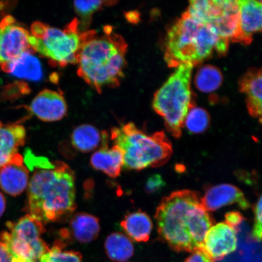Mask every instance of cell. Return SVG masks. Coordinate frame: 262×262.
Instances as JSON below:
<instances>
[{
	"mask_svg": "<svg viewBox=\"0 0 262 262\" xmlns=\"http://www.w3.org/2000/svg\"><path fill=\"white\" fill-rule=\"evenodd\" d=\"M223 76L217 68L205 65L196 72L194 83L198 89L205 93H211L221 86Z\"/></svg>",
	"mask_w": 262,
	"mask_h": 262,
	"instance_id": "cb8c5ba5",
	"label": "cell"
},
{
	"mask_svg": "<svg viewBox=\"0 0 262 262\" xmlns=\"http://www.w3.org/2000/svg\"><path fill=\"white\" fill-rule=\"evenodd\" d=\"M104 34L94 31L78 54V76L101 93L104 88L117 87L124 77L127 45L124 39L105 26Z\"/></svg>",
	"mask_w": 262,
	"mask_h": 262,
	"instance_id": "3957f363",
	"label": "cell"
},
{
	"mask_svg": "<svg viewBox=\"0 0 262 262\" xmlns=\"http://www.w3.org/2000/svg\"><path fill=\"white\" fill-rule=\"evenodd\" d=\"M185 262H214L202 250H198L191 253Z\"/></svg>",
	"mask_w": 262,
	"mask_h": 262,
	"instance_id": "4dcf8cb0",
	"label": "cell"
},
{
	"mask_svg": "<svg viewBox=\"0 0 262 262\" xmlns=\"http://www.w3.org/2000/svg\"><path fill=\"white\" fill-rule=\"evenodd\" d=\"M244 221V217L238 211H231L225 215V223L230 227L236 229Z\"/></svg>",
	"mask_w": 262,
	"mask_h": 262,
	"instance_id": "f546056e",
	"label": "cell"
},
{
	"mask_svg": "<svg viewBox=\"0 0 262 262\" xmlns=\"http://www.w3.org/2000/svg\"><path fill=\"white\" fill-rule=\"evenodd\" d=\"M120 225L127 235L139 243L149 240L153 228L151 219L142 211L127 214Z\"/></svg>",
	"mask_w": 262,
	"mask_h": 262,
	"instance_id": "44dd1931",
	"label": "cell"
},
{
	"mask_svg": "<svg viewBox=\"0 0 262 262\" xmlns=\"http://www.w3.org/2000/svg\"><path fill=\"white\" fill-rule=\"evenodd\" d=\"M239 35L238 41L249 44L253 35L262 31V2L238 1Z\"/></svg>",
	"mask_w": 262,
	"mask_h": 262,
	"instance_id": "9a60e30c",
	"label": "cell"
},
{
	"mask_svg": "<svg viewBox=\"0 0 262 262\" xmlns=\"http://www.w3.org/2000/svg\"><path fill=\"white\" fill-rule=\"evenodd\" d=\"M240 88L249 113L262 123V68L248 71L242 78Z\"/></svg>",
	"mask_w": 262,
	"mask_h": 262,
	"instance_id": "d6986e66",
	"label": "cell"
},
{
	"mask_svg": "<svg viewBox=\"0 0 262 262\" xmlns=\"http://www.w3.org/2000/svg\"><path fill=\"white\" fill-rule=\"evenodd\" d=\"M103 132L90 124H82L71 135L72 145L81 152L87 153L97 148L102 143Z\"/></svg>",
	"mask_w": 262,
	"mask_h": 262,
	"instance_id": "7402d4cb",
	"label": "cell"
},
{
	"mask_svg": "<svg viewBox=\"0 0 262 262\" xmlns=\"http://www.w3.org/2000/svg\"><path fill=\"white\" fill-rule=\"evenodd\" d=\"M155 218L160 238L176 252L202 250L213 224L202 198L190 190L173 192L164 198Z\"/></svg>",
	"mask_w": 262,
	"mask_h": 262,
	"instance_id": "6da1fadb",
	"label": "cell"
},
{
	"mask_svg": "<svg viewBox=\"0 0 262 262\" xmlns=\"http://www.w3.org/2000/svg\"><path fill=\"white\" fill-rule=\"evenodd\" d=\"M111 139L123 155V166L127 169L140 171L148 167L161 166L172 154L171 143L163 132L148 135L133 123L111 131Z\"/></svg>",
	"mask_w": 262,
	"mask_h": 262,
	"instance_id": "5b68a950",
	"label": "cell"
},
{
	"mask_svg": "<svg viewBox=\"0 0 262 262\" xmlns=\"http://www.w3.org/2000/svg\"><path fill=\"white\" fill-rule=\"evenodd\" d=\"M116 1H75L74 7L77 15L80 16L84 28L88 27L91 20L92 15L102 9L104 6L116 4Z\"/></svg>",
	"mask_w": 262,
	"mask_h": 262,
	"instance_id": "4316f807",
	"label": "cell"
},
{
	"mask_svg": "<svg viewBox=\"0 0 262 262\" xmlns=\"http://www.w3.org/2000/svg\"><path fill=\"white\" fill-rule=\"evenodd\" d=\"M0 262H12L8 252L2 246H0Z\"/></svg>",
	"mask_w": 262,
	"mask_h": 262,
	"instance_id": "1f68e13d",
	"label": "cell"
},
{
	"mask_svg": "<svg viewBox=\"0 0 262 262\" xmlns=\"http://www.w3.org/2000/svg\"><path fill=\"white\" fill-rule=\"evenodd\" d=\"M94 32L82 31L77 18L63 30L35 21L31 25L29 42L33 50L48 58L52 65L65 67L77 63L82 46Z\"/></svg>",
	"mask_w": 262,
	"mask_h": 262,
	"instance_id": "8992f818",
	"label": "cell"
},
{
	"mask_svg": "<svg viewBox=\"0 0 262 262\" xmlns=\"http://www.w3.org/2000/svg\"><path fill=\"white\" fill-rule=\"evenodd\" d=\"M104 248L108 257L116 262H125L134 253L133 242L128 237L120 232H113L108 235Z\"/></svg>",
	"mask_w": 262,
	"mask_h": 262,
	"instance_id": "603a6c76",
	"label": "cell"
},
{
	"mask_svg": "<svg viewBox=\"0 0 262 262\" xmlns=\"http://www.w3.org/2000/svg\"><path fill=\"white\" fill-rule=\"evenodd\" d=\"M210 119L207 111L199 107H192L186 116L183 126L189 132L201 134L208 129Z\"/></svg>",
	"mask_w": 262,
	"mask_h": 262,
	"instance_id": "484cf974",
	"label": "cell"
},
{
	"mask_svg": "<svg viewBox=\"0 0 262 262\" xmlns=\"http://www.w3.org/2000/svg\"><path fill=\"white\" fill-rule=\"evenodd\" d=\"M203 204L206 210L215 211L229 205L237 204L243 209L250 208V203L241 191L236 186L231 184H220L209 186L206 189Z\"/></svg>",
	"mask_w": 262,
	"mask_h": 262,
	"instance_id": "4fadbf2b",
	"label": "cell"
},
{
	"mask_svg": "<svg viewBox=\"0 0 262 262\" xmlns=\"http://www.w3.org/2000/svg\"><path fill=\"white\" fill-rule=\"evenodd\" d=\"M30 32L11 15L0 21V66L9 63L24 52L31 51Z\"/></svg>",
	"mask_w": 262,
	"mask_h": 262,
	"instance_id": "30bf717a",
	"label": "cell"
},
{
	"mask_svg": "<svg viewBox=\"0 0 262 262\" xmlns=\"http://www.w3.org/2000/svg\"><path fill=\"white\" fill-rule=\"evenodd\" d=\"M35 162L28 187L29 214L43 224L67 221L77 208L74 171L64 162L43 158Z\"/></svg>",
	"mask_w": 262,
	"mask_h": 262,
	"instance_id": "7a4b0ae2",
	"label": "cell"
},
{
	"mask_svg": "<svg viewBox=\"0 0 262 262\" xmlns=\"http://www.w3.org/2000/svg\"><path fill=\"white\" fill-rule=\"evenodd\" d=\"M26 133L21 124L0 122V169L18 155L19 147L25 143Z\"/></svg>",
	"mask_w": 262,
	"mask_h": 262,
	"instance_id": "e0dca14e",
	"label": "cell"
},
{
	"mask_svg": "<svg viewBox=\"0 0 262 262\" xmlns=\"http://www.w3.org/2000/svg\"><path fill=\"white\" fill-rule=\"evenodd\" d=\"M229 41H238L239 8L234 0H194L185 12Z\"/></svg>",
	"mask_w": 262,
	"mask_h": 262,
	"instance_id": "9c48e42d",
	"label": "cell"
},
{
	"mask_svg": "<svg viewBox=\"0 0 262 262\" xmlns=\"http://www.w3.org/2000/svg\"><path fill=\"white\" fill-rule=\"evenodd\" d=\"M98 219L88 213H77L72 217L69 229L61 232L63 238L73 237L81 244H88L96 240L100 234Z\"/></svg>",
	"mask_w": 262,
	"mask_h": 262,
	"instance_id": "ac0fdd59",
	"label": "cell"
},
{
	"mask_svg": "<svg viewBox=\"0 0 262 262\" xmlns=\"http://www.w3.org/2000/svg\"><path fill=\"white\" fill-rule=\"evenodd\" d=\"M30 110L39 119L51 122L60 120L67 113V104L63 94L44 90L35 97L30 104Z\"/></svg>",
	"mask_w": 262,
	"mask_h": 262,
	"instance_id": "7c38bea8",
	"label": "cell"
},
{
	"mask_svg": "<svg viewBox=\"0 0 262 262\" xmlns=\"http://www.w3.org/2000/svg\"><path fill=\"white\" fill-rule=\"evenodd\" d=\"M254 221L252 237L255 241H262V193L254 208Z\"/></svg>",
	"mask_w": 262,
	"mask_h": 262,
	"instance_id": "83f0119b",
	"label": "cell"
},
{
	"mask_svg": "<svg viewBox=\"0 0 262 262\" xmlns=\"http://www.w3.org/2000/svg\"><path fill=\"white\" fill-rule=\"evenodd\" d=\"M109 135L103 131V140L100 148L91 157L92 167L105 173L112 178L120 175L123 166V155L122 150L116 145L110 148L108 145Z\"/></svg>",
	"mask_w": 262,
	"mask_h": 262,
	"instance_id": "2e32d148",
	"label": "cell"
},
{
	"mask_svg": "<svg viewBox=\"0 0 262 262\" xmlns=\"http://www.w3.org/2000/svg\"><path fill=\"white\" fill-rule=\"evenodd\" d=\"M64 242L57 241L40 258V262H82L81 254L74 250H64Z\"/></svg>",
	"mask_w": 262,
	"mask_h": 262,
	"instance_id": "d4e9b609",
	"label": "cell"
},
{
	"mask_svg": "<svg viewBox=\"0 0 262 262\" xmlns=\"http://www.w3.org/2000/svg\"><path fill=\"white\" fill-rule=\"evenodd\" d=\"M24 158L18 154L11 162L0 169V188L6 194L16 196L21 194L29 185V170Z\"/></svg>",
	"mask_w": 262,
	"mask_h": 262,
	"instance_id": "5bb4252c",
	"label": "cell"
},
{
	"mask_svg": "<svg viewBox=\"0 0 262 262\" xmlns=\"http://www.w3.org/2000/svg\"><path fill=\"white\" fill-rule=\"evenodd\" d=\"M0 70L14 76L32 81H38L42 76L40 61L31 51L24 52L14 60L0 66Z\"/></svg>",
	"mask_w": 262,
	"mask_h": 262,
	"instance_id": "ffe728a7",
	"label": "cell"
},
{
	"mask_svg": "<svg viewBox=\"0 0 262 262\" xmlns=\"http://www.w3.org/2000/svg\"><path fill=\"white\" fill-rule=\"evenodd\" d=\"M6 199L1 192H0V217L4 213L6 209Z\"/></svg>",
	"mask_w": 262,
	"mask_h": 262,
	"instance_id": "d6a6232c",
	"label": "cell"
},
{
	"mask_svg": "<svg viewBox=\"0 0 262 262\" xmlns=\"http://www.w3.org/2000/svg\"><path fill=\"white\" fill-rule=\"evenodd\" d=\"M236 229L225 222L212 225L206 233L202 250L213 261L223 259L237 248Z\"/></svg>",
	"mask_w": 262,
	"mask_h": 262,
	"instance_id": "8fae6325",
	"label": "cell"
},
{
	"mask_svg": "<svg viewBox=\"0 0 262 262\" xmlns=\"http://www.w3.org/2000/svg\"><path fill=\"white\" fill-rule=\"evenodd\" d=\"M12 262H37V261H27L20 259H16V258H13Z\"/></svg>",
	"mask_w": 262,
	"mask_h": 262,
	"instance_id": "836d02e7",
	"label": "cell"
},
{
	"mask_svg": "<svg viewBox=\"0 0 262 262\" xmlns=\"http://www.w3.org/2000/svg\"><path fill=\"white\" fill-rule=\"evenodd\" d=\"M229 41L214 29L185 12L169 29L165 39V60L171 68L194 65L215 53L227 52Z\"/></svg>",
	"mask_w": 262,
	"mask_h": 262,
	"instance_id": "277c9868",
	"label": "cell"
},
{
	"mask_svg": "<svg viewBox=\"0 0 262 262\" xmlns=\"http://www.w3.org/2000/svg\"><path fill=\"white\" fill-rule=\"evenodd\" d=\"M194 65L182 64L156 92L152 106L165 121L167 130L176 138L181 136L185 118L192 107L191 79Z\"/></svg>",
	"mask_w": 262,
	"mask_h": 262,
	"instance_id": "52a82bcc",
	"label": "cell"
},
{
	"mask_svg": "<svg viewBox=\"0 0 262 262\" xmlns=\"http://www.w3.org/2000/svg\"><path fill=\"white\" fill-rule=\"evenodd\" d=\"M8 231L0 234L12 258L37 261L48 253L49 247L41 238L45 232L43 223L28 214L7 224Z\"/></svg>",
	"mask_w": 262,
	"mask_h": 262,
	"instance_id": "ba28073f",
	"label": "cell"
},
{
	"mask_svg": "<svg viewBox=\"0 0 262 262\" xmlns=\"http://www.w3.org/2000/svg\"><path fill=\"white\" fill-rule=\"evenodd\" d=\"M165 186L162 177L160 174H154L150 176L147 179L145 185V190L148 194L157 192L162 189Z\"/></svg>",
	"mask_w": 262,
	"mask_h": 262,
	"instance_id": "f1b7e54d",
	"label": "cell"
}]
</instances>
